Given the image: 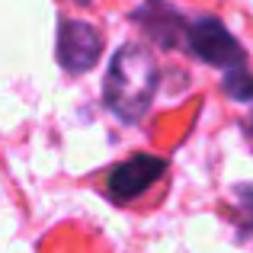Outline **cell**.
Returning a JSON list of instances; mask_svg holds the SVG:
<instances>
[{
  "instance_id": "obj_8",
  "label": "cell",
  "mask_w": 253,
  "mask_h": 253,
  "mask_svg": "<svg viewBox=\"0 0 253 253\" xmlns=\"http://www.w3.org/2000/svg\"><path fill=\"white\" fill-rule=\"evenodd\" d=\"M247 128H250V135H253V119H250V122H247Z\"/></svg>"
},
{
  "instance_id": "obj_5",
  "label": "cell",
  "mask_w": 253,
  "mask_h": 253,
  "mask_svg": "<svg viewBox=\"0 0 253 253\" xmlns=\"http://www.w3.org/2000/svg\"><path fill=\"white\" fill-rule=\"evenodd\" d=\"M167 173V161L154 154H131L119 167H112L109 179H106V192L112 202H135L138 196L151 189L157 179Z\"/></svg>"
},
{
  "instance_id": "obj_7",
  "label": "cell",
  "mask_w": 253,
  "mask_h": 253,
  "mask_svg": "<svg viewBox=\"0 0 253 253\" xmlns=\"http://www.w3.org/2000/svg\"><path fill=\"white\" fill-rule=\"evenodd\" d=\"M221 93L234 103H253V71L237 68L221 77Z\"/></svg>"
},
{
  "instance_id": "obj_9",
  "label": "cell",
  "mask_w": 253,
  "mask_h": 253,
  "mask_svg": "<svg viewBox=\"0 0 253 253\" xmlns=\"http://www.w3.org/2000/svg\"><path fill=\"white\" fill-rule=\"evenodd\" d=\"M77 3H86V0H77Z\"/></svg>"
},
{
  "instance_id": "obj_2",
  "label": "cell",
  "mask_w": 253,
  "mask_h": 253,
  "mask_svg": "<svg viewBox=\"0 0 253 253\" xmlns=\"http://www.w3.org/2000/svg\"><path fill=\"white\" fill-rule=\"evenodd\" d=\"M183 48L189 51L196 61L209 64V68H218L221 74L237 71V68H247L244 45L237 42L234 32H231L218 16H211V13L189 16V23H186Z\"/></svg>"
},
{
  "instance_id": "obj_1",
  "label": "cell",
  "mask_w": 253,
  "mask_h": 253,
  "mask_svg": "<svg viewBox=\"0 0 253 253\" xmlns=\"http://www.w3.org/2000/svg\"><path fill=\"white\" fill-rule=\"evenodd\" d=\"M157 84H161V68L151 48L141 42H125L122 48H116L109 71H106L103 106L116 119L135 125L154 103Z\"/></svg>"
},
{
  "instance_id": "obj_4",
  "label": "cell",
  "mask_w": 253,
  "mask_h": 253,
  "mask_svg": "<svg viewBox=\"0 0 253 253\" xmlns=\"http://www.w3.org/2000/svg\"><path fill=\"white\" fill-rule=\"evenodd\" d=\"M128 19L157 45V48H183L189 16H186L183 10H176L170 0H141V3L128 13Z\"/></svg>"
},
{
  "instance_id": "obj_3",
  "label": "cell",
  "mask_w": 253,
  "mask_h": 253,
  "mask_svg": "<svg viewBox=\"0 0 253 253\" xmlns=\"http://www.w3.org/2000/svg\"><path fill=\"white\" fill-rule=\"evenodd\" d=\"M55 55L68 74H86L96 68L99 55H103V32L84 19H61Z\"/></svg>"
},
{
  "instance_id": "obj_6",
  "label": "cell",
  "mask_w": 253,
  "mask_h": 253,
  "mask_svg": "<svg viewBox=\"0 0 253 253\" xmlns=\"http://www.w3.org/2000/svg\"><path fill=\"white\" fill-rule=\"evenodd\" d=\"M224 211L234 221L237 237L244 244H253V183H237L231 189V202Z\"/></svg>"
}]
</instances>
